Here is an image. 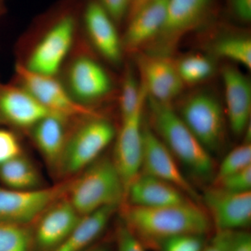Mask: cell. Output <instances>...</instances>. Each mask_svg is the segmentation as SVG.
<instances>
[{
  "label": "cell",
  "mask_w": 251,
  "mask_h": 251,
  "mask_svg": "<svg viewBox=\"0 0 251 251\" xmlns=\"http://www.w3.org/2000/svg\"><path fill=\"white\" fill-rule=\"evenodd\" d=\"M145 104L129 116L122 119L115 137L112 159L120 175L126 191L141 172L143 153V115Z\"/></svg>",
  "instance_id": "obj_10"
},
{
  "label": "cell",
  "mask_w": 251,
  "mask_h": 251,
  "mask_svg": "<svg viewBox=\"0 0 251 251\" xmlns=\"http://www.w3.org/2000/svg\"><path fill=\"white\" fill-rule=\"evenodd\" d=\"M31 244L25 225L0 221V251H30Z\"/></svg>",
  "instance_id": "obj_27"
},
{
  "label": "cell",
  "mask_w": 251,
  "mask_h": 251,
  "mask_svg": "<svg viewBox=\"0 0 251 251\" xmlns=\"http://www.w3.org/2000/svg\"><path fill=\"white\" fill-rule=\"evenodd\" d=\"M81 216L68 198L56 201L39 217L36 231L38 246L45 251L57 249L72 232Z\"/></svg>",
  "instance_id": "obj_16"
},
{
  "label": "cell",
  "mask_w": 251,
  "mask_h": 251,
  "mask_svg": "<svg viewBox=\"0 0 251 251\" xmlns=\"http://www.w3.org/2000/svg\"><path fill=\"white\" fill-rule=\"evenodd\" d=\"M84 16L87 34L97 50L108 62L120 64L124 49L113 19L95 1L87 5Z\"/></svg>",
  "instance_id": "obj_19"
},
{
  "label": "cell",
  "mask_w": 251,
  "mask_h": 251,
  "mask_svg": "<svg viewBox=\"0 0 251 251\" xmlns=\"http://www.w3.org/2000/svg\"><path fill=\"white\" fill-rule=\"evenodd\" d=\"M67 80V90L73 98L86 107L106 97L112 89L111 80L105 69L88 56H79L71 63Z\"/></svg>",
  "instance_id": "obj_13"
},
{
  "label": "cell",
  "mask_w": 251,
  "mask_h": 251,
  "mask_svg": "<svg viewBox=\"0 0 251 251\" xmlns=\"http://www.w3.org/2000/svg\"><path fill=\"white\" fill-rule=\"evenodd\" d=\"M226 112L229 127L236 135L249 126L251 113V85L237 68L227 66L222 71Z\"/></svg>",
  "instance_id": "obj_17"
},
{
  "label": "cell",
  "mask_w": 251,
  "mask_h": 251,
  "mask_svg": "<svg viewBox=\"0 0 251 251\" xmlns=\"http://www.w3.org/2000/svg\"><path fill=\"white\" fill-rule=\"evenodd\" d=\"M142 85L148 98L161 103L171 104L184 87L176 64L165 55L142 54L138 59Z\"/></svg>",
  "instance_id": "obj_12"
},
{
  "label": "cell",
  "mask_w": 251,
  "mask_h": 251,
  "mask_svg": "<svg viewBox=\"0 0 251 251\" xmlns=\"http://www.w3.org/2000/svg\"><path fill=\"white\" fill-rule=\"evenodd\" d=\"M188 201H193L173 185L141 172L126 191L125 204L141 207L175 205Z\"/></svg>",
  "instance_id": "obj_18"
},
{
  "label": "cell",
  "mask_w": 251,
  "mask_h": 251,
  "mask_svg": "<svg viewBox=\"0 0 251 251\" xmlns=\"http://www.w3.org/2000/svg\"><path fill=\"white\" fill-rule=\"evenodd\" d=\"M99 3L114 21H120L129 11L131 0H100Z\"/></svg>",
  "instance_id": "obj_34"
},
{
  "label": "cell",
  "mask_w": 251,
  "mask_h": 251,
  "mask_svg": "<svg viewBox=\"0 0 251 251\" xmlns=\"http://www.w3.org/2000/svg\"><path fill=\"white\" fill-rule=\"evenodd\" d=\"M205 237L198 234H183L170 238L161 243L159 251H202L206 245Z\"/></svg>",
  "instance_id": "obj_30"
},
{
  "label": "cell",
  "mask_w": 251,
  "mask_h": 251,
  "mask_svg": "<svg viewBox=\"0 0 251 251\" xmlns=\"http://www.w3.org/2000/svg\"><path fill=\"white\" fill-rule=\"evenodd\" d=\"M176 158L151 128L143 126V153L141 173L166 181L182 191L194 202L201 196L183 174Z\"/></svg>",
  "instance_id": "obj_8"
},
{
  "label": "cell",
  "mask_w": 251,
  "mask_h": 251,
  "mask_svg": "<svg viewBox=\"0 0 251 251\" xmlns=\"http://www.w3.org/2000/svg\"><path fill=\"white\" fill-rule=\"evenodd\" d=\"M202 251H224V250L220 247L219 244L212 239L209 244H206Z\"/></svg>",
  "instance_id": "obj_37"
},
{
  "label": "cell",
  "mask_w": 251,
  "mask_h": 251,
  "mask_svg": "<svg viewBox=\"0 0 251 251\" xmlns=\"http://www.w3.org/2000/svg\"><path fill=\"white\" fill-rule=\"evenodd\" d=\"M168 0H154L130 18L122 39L124 50L134 51L154 41L166 19Z\"/></svg>",
  "instance_id": "obj_20"
},
{
  "label": "cell",
  "mask_w": 251,
  "mask_h": 251,
  "mask_svg": "<svg viewBox=\"0 0 251 251\" xmlns=\"http://www.w3.org/2000/svg\"><path fill=\"white\" fill-rule=\"evenodd\" d=\"M125 206V226L145 247L157 249L163 241L183 234L206 236L213 227L207 212L194 201L159 207Z\"/></svg>",
  "instance_id": "obj_1"
},
{
  "label": "cell",
  "mask_w": 251,
  "mask_h": 251,
  "mask_svg": "<svg viewBox=\"0 0 251 251\" xmlns=\"http://www.w3.org/2000/svg\"><path fill=\"white\" fill-rule=\"evenodd\" d=\"M51 114L21 86L0 82V122L31 129Z\"/></svg>",
  "instance_id": "obj_15"
},
{
  "label": "cell",
  "mask_w": 251,
  "mask_h": 251,
  "mask_svg": "<svg viewBox=\"0 0 251 251\" xmlns=\"http://www.w3.org/2000/svg\"><path fill=\"white\" fill-rule=\"evenodd\" d=\"M117 251H145V249L143 244L124 226L119 229Z\"/></svg>",
  "instance_id": "obj_33"
},
{
  "label": "cell",
  "mask_w": 251,
  "mask_h": 251,
  "mask_svg": "<svg viewBox=\"0 0 251 251\" xmlns=\"http://www.w3.org/2000/svg\"><path fill=\"white\" fill-rule=\"evenodd\" d=\"M179 115L209 152L220 148L224 136L225 117L215 97L206 93L194 94L183 104Z\"/></svg>",
  "instance_id": "obj_6"
},
{
  "label": "cell",
  "mask_w": 251,
  "mask_h": 251,
  "mask_svg": "<svg viewBox=\"0 0 251 251\" xmlns=\"http://www.w3.org/2000/svg\"><path fill=\"white\" fill-rule=\"evenodd\" d=\"M115 127L108 120L92 115L68 136L58 173L78 174L98 159L116 137Z\"/></svg>",
  "instance_id": "obj_4"
},
{
  "label": "cell",
  "mask_w": 251,
  "mask_h": 251,
  "mask_svg": "<svg viewBox=\"0 0 251 251\" xmlns=\"http://www.w3.org/2000/svg\"><path fill=\"white\" fill-rule=\"evenodd\" d=\"M65 186L16 190L0 186V221L27 225L59 199Z\"/></svg>",
  "instance_id": "obj_9"
},
{
  "label": "cell",
  "mask_w": 251,
  "mask_h": 251,
  "mask_svg": "<svg viewBox=\"0 0 251 251\" xmlns=\"http://www.w3.org/2000/svg\"><path fill=\"white\" fill-rule=\"evenodd\" d=\"M232 12L241 21L249 22L251 20V0H228Z\"/></svg>",
  "instance_id": "obj_35"
},
{
  "label": "cell",
  "mask_w": 251,
  "mask_h": 251,
  "mask_svg": "<svg viewBox=\"0 0 251 251\" xmlns=\"http://www.w3.org/2000/svg\"><path fill=\"white\" fill-rule=\"evenodd\" d=\"M213 186L232 193L251 191V166L242 171L226 176L214 183Z\"/></svg>",
  "instance_id": "obj_31"
},
{
  "label": "cell",
  "mask_w": 251,
  "mask_h": 251,
  "mask_svg": "<svg viewBox=\"0 0 251 251\" xmlns=\"http://www.w3.org/2000/svg\"><path fill=\"white\" fill-rule=\"evenodd\" d=\"M214 241L224 251H251V236L242 230L216 231Z\"/></svg>",
  "instance_id": "obj_29"
},
{
  "label": "cell",
  "mask_w": 251,
  "mask_h": 251,
  "mask_svg": "<svg viewBox=\"0 0 251 251\" xmlns=\"http://www.w3.org/2000/svg\"><path fill=\"white\" fill-rule=\"evenodd\" d=\"M148 99L150 116L154 133L173 153L193 175L207 179L214 175L211 153L185 125L171 104Z\"/></svg>",
  "instance_id": "obj_2"
},
{
  "label": "cell",
  "mask_w": 251,
  "mask_h": 251,
  "mask_svg": "<svg viewBox=\"0 0 251 251\" xmlns=\"http://www.w3.org/2000/svg\"><path fill=\"white\" fill-rule=\"evenodd\" d=\"M206 212L216 231L242 230L251 222V191L232 193L208 188L203 195Z\"/></svg>",
  "instance_id": "obj_11"
},
{
  "label": "cell",
  "mask_w": 251,
  "mask_h": 251,
  "mask_svg": "<svg viewBox=\"0 0 251 251\" xmlns=\"http://www.w3.org/2000/svg\"><path fill=\"white\" fill-rule=\"evenodd\" d=\"M69 201L80 216L125 201V189L116 167L109 157H99L78 173L69 185Z\"/></svg>",
  "instance_id": "obj_3"
},
{
  "label": "cell",
  "mask_w": 251,
  "mask_h": 251,
  "mask_svg": "<svg viewBox=\"0 0 251 251\" xmlns=\"http://www.w3.org/2000/svg\"><path fill=\"white\" fill-rule=\"evenodd\" d=\"M153 1H154V0H131L129 11H128L129 18L133 16L137 11L142 9L143 6H146L147 4H150V2Z\"/></svg>",
  "instance_id": "obj_36"
},
{
  "label": "cell",
  "mask_w": 251,
  "mask_h": 251,
  "mask_svg": "<svg viewBox=\"0 0 251 251\" xmlns=\"http://www.w3.org/2000/svg\"><path fill=\"white\" fill-rule=\"evenodd\" d=\"M16 75L18 85L27 90L50 112L68 119L95 115L90 109L77 103L54 76L31 72L21 63L16 66Z\"/></svg>",
  "instance_id": "obj_5"
},
{
  "label": "cell",
  "mask_w": 251,
  "mask_h": 251,
  "mask_svg": "<svg viewBox=\"0 0 251 251\" xmlns=\"http://www.w3.org/2000/svg\"><path fill=\"white\" fill-rule=\"evenodd\" d=\"M0 181L11 189L33 190L40 188L41 178L33 163L21 154L0 165Z\"/></svg>",
  "instance_id": "obj_23"
},
{
  "label": "cell",
  "mask_w": 251,
  "mask_h": 251,
  "mask_svg": "<svg viewBox=\"0 0 251 251\" xmlns=\"http://www.w3.org/2000/svg\"><path fill=\"white\" fill-rule=\"evenodd\" d=\"M214 51L219 57L238 63L247 69L251 68V40L248 36L224 38L216 43Z\"/></svg>",
  "instance_id": "obj_24"
},
{
  "label": "cell",
  "mask_w": 251,
  "mask_h": 251,
  "mask_svg": "<svg viewBox=\"0 0 251 251\" xmlns=\"http://www.w3.org/2000/svg\"><path fill=\"white\" fill-rule=\"evenodd\" d=\"M147 95L145 87L138 83L133 73L128 72L122 84L120 97V109L122 119L129 116L137 109L146 103Z\"/></svg>",
  "instance_id": "obj_26"
},
{
  "label": "cell",
  "mask_w": 251,
  "mask_h": 251,
  "mask_svg": "<svg viewBox=\"0 0 251 251\" xmlns=\"http://www.w3.org/2000/svg\"><path fill=\"white\" fill-rule=\"evenodd\" d=\"M22 154V147L14 133L0 128V165Z\"/></svg>",
  "instance_id": "obj_32"
},
{
  "label": "cell",
  "mask_w": 251,
  "mask_h": 251,
  "mask_svg": "<svg viewBox=\"0 0 251 251\" xmlns=\"http://www.w3.org/2000/svg\"><path fill=\"white\" fill-rule=\"evenodd\" d=\"M117 208L107 206L81 216L67 239L52 251L83 250L103 232Z\"/></svg>",
  "instance_id": "obj_22"
},
{
  "label": "cell",
  "mask_w": 251,
  "mask_h": 251,
  "mask_svg": "<svg viewBox=\"0 0 251 251\" xmlns=\"http://www.w3.org/2000/svg\"><path fill=\"white\" fill-rule=\"evenodd\" d=\"M176 64L183 83L193 85L205 80L214 72V64L210 59L201 54L185 57Z\"/></svg>",
  "instance_id": "obj_25"
},
{
  "label": "cell",
  "mask_w": 251,
  "mask_h": 251,
  "mask_svg": "<svg viewBox=\"0 0 251 251\" xmlns=\"http://www.w3.org/2000/svg\"><path fill=\"white\" fill-rule=\"evenodd\" d=\"M75 31L74 18L62 17L42 36L23 65L36 74L54 76L70 51Z\"/></svg>",
  "instance_id": "obj_7"
},
{
  "label": "cell",
  "mask_w": 251,
  "mask_h": 251,
  "mask_svg": "<svg viewBox=\"0 0 251 251\" xmlns=\"http://www.w3.org/2000/svg\"><path fill=\"white\" fill-rule=\"evenodd\" d=\"M209 0H168L166 19L154 40L160 49L154 54L164 55L179 38L192 29L205 14Z\"/></svg>",
  "instance_id": "obj_14"
},
{
  "label": "cell",
  "mask_w": 251,
  "mask_h": 251,
  "mask_svg": "<svg viewBox=\"0 0 251 251\" xmlns=\"http://www.w3.org/2000/svg\"><path fill=\"white\" fill-rule=\"evenodd\" d=\"M251 166V145L247 142L229 151L214 173V183Z\"/></svg>",
  "instance_id": "obj_28"
},
{
  "label": "cell",
  "mask_w": 251,
  "mask_h": 251,
  "mask_svg": "<svg viewBox=\"0 0 251 251\" xmlns=\"http://www.w3.org/2000/svg\"><path fill=\"white\" fill-rule=\"evenodd\" d=\"M67 120V117L51 114L30 129L36 148L52 170L58 171L67 143L69 136L66 130Z\"/></svg>",
  "instance_id": "obj_21"
},
{
  "label": "cell",
  "mask_w": 251,
  "mask_h": 251,
  "mask_svg": "<svg viewBox=\"0 0 251 251\" xmlns=\"http://www.w3.org/2000/svg\"><path fill=\"white\" fill-rule=\"evenodd\" d=\"M92 251H106L105 250V249H95V250H93Z\"/></svg>",
  "instance_id": "obj_38"
}]
</instances>
